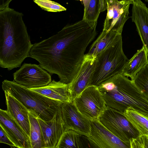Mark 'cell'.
Instances as JSON below:
<instances>
[{
	"label": "cell",
	"mask_w": 148,
	"mask_h": 148,
	"mask_svg": "<svg viewBox=\"0 0 148 148\" xmlns=\"http://www.w3.org/2000/svg\"><path fill=\"white\" fill-rule=\"evenodd\" d=\"M7 111L29 138L30 123L29 110L20 101L4 92Z\"/></svg>",
	"instance_id": "obj_16"
},
{
	"label": "cell",
	"mask_w": 148,
	"mask_h": 148,
	"mask_svg": "<svg viewBox=\"0 0 148 148\" xmlns=\"http://www.w3.org/2000/svg\"><path fill=\"white\" fill-rule=\"evenodd\" d=\"M97 23L82 20L68 24L57 34L33 44L29 57L60 81L71 83L83 60L86 48L97 34Z\"/></svg>",
	"instance_id": "obj_1"
},
{
	"label": "cell",
	"mask_w": 148,
	"mask_h": 148,
	"mask_svg": "<svg viewBox=\"0 0 148 148\" xmlns=\"http://www.w3.org/2000/svg\"><path fill=\"white\" fill-rule=\"evenodd\" d=\"M0 143L5 144L11 146L15 147L3 129L0 127Z\"/></svg>",
	"instance_id": "obj_27"
},
{
	"label": "cell",
	"mask_w": 148,
	"mask_h": 148,
	"mask_svg": "<svg viewBox=\"0 0 148 148\" xmlns=\"http://www.w3.org/2000/svg\"><path fill=\"white\" fill-rule=\"evenodd\" d=\"M98 87L107 107L123 113L130 108L148 116V99L123 74L114 76Z\"/></svg>",
	"instance_id": "obj_3"
},
{
	"label": "cell",
	"mask_w": 148,
	"mask_h": 148,
	"mask_svg": "<svg viewBox=\"0 0 148 148\" xmlns=\"http://www.w3.org/2000/svg\"><path fill=\"white\" fill-rule=\"evenodd\" d=\"M96 64V57L85 54L77 73L68 84L73 101L85 89L91 86Z\"/></svg>",
	"instance_id": "obj_11"
},
{
	"label": "cell",
	"mask_w": 148,
	"mask_h": 148,
	"mask_svg": "<svg viewBox=\"0 0 148 148\" xmlns=\"http://www.w3.org/2000/svg\"><path fill=\"white\" fill-rule=\"evenodd\" d=\"M99 120L109 131L122 140L130 142L140 136L139 133L123 113L106 107Z\"/></svg>",
	"instance_id": "obj_6"
},
{
	"label": "cell",
	"mask_w": 148,
	"mask_h": 148,
	"mask_svg": "<svg viewBox=\"0 0 148 148\" xmlns=\"http://www.w3.org/2000/svg\"><path fill=\"white\" fill-rule=\"evenodd\" d=\"M0 127L18 148H32L29 138L7 110L0 109Z\"/></svg>",
	"instance_id": "obj_13"
},
{
	"label": "cell",
	"mask_w": 148,
	"mask_h": 148,
	"mask_svg": "<svg viewBox=\"0 0 148 148\" xmlns=\"http://www.w3.org/2000/svg\"><path fill=\"white\" fill-rule=\"evenodd\" d=\"M13 76L14 81L29 89L44 87L51 82L50 75L35 64L24 63Z\"/></svg>",
	"instance_id": "obj_8"
},
{
	"label": "cell",
	"mask_w": 148,
	"mask_h": 148,
	"mask_svg": "<svg viewBox=\"0 0 148 148\" xmlns=\"http://www.w3.org/2000/svg\"><path fill=\"white\" fill-rule=\"evenodd\" d=\"M30 123L29 138L32 148H46L42 131L36 116L29 111Z\"/></svg>",
	"instance_id": "obj_19"
},
{
	"label": "cell",
	"mask_w": 148,
	"mask_h": 148,
	"mask_svg": "<svg viewBox=\"0 0 148 148\" xmlns=\"http://www.w3.org/2000/svg\"><path fill=\"white\" fill-rule=\"evenodd\" d=\"M132 5V21L148 54V8L140 0H133Z\"/></svg>",
	"instance_id": "obj_15"
},
{
	"label": "cell",
	"mask_w": 148,
	"mask_h": 148,
	"mask_svg": "<svg viewBox=\"0 0 148 148\" xmlns=\"http://www.w3.org/2000/svg\"><path fill=\"white\" fill-rule=\"evenodd\" d=\"M2 88L21 102L37 118L47 121L51 120L55 113L61 110V103L48 98L19 85L14 81L4 80Z\"/></svg>",
	"instance_id": "obj_4"
},
{
	"label": "cell",
	"mask_w": 148,
	"mask_h": 148,
	"mask_svg": "<svg viewBox=\"0 0 148 148\" xmlns=\"http://www.w3.org/2000/svg\"><path fill=\"white\" fill-rule=\"evenodd\" d=\"M61 110L65 131L71 130L79 134L90 135V121L80 113L73 102L63 104Z\"/></svg>",
	"instance_id": "obj_10"
},
{
	"label": "cell",
	"mask_w": 148,
	"mask_h": 148,
	"mask_svg": "<svg viewBox=\"0 0 148 148\" xmlns=\"http://www.w3.org/2000/svg\"><path fill=\"white\" fill-rule=\"evenodd\" d=\"M133 0H107V12L103 30L121 34L124 25L129 18V8Z\"/></svg>",
	"instance_id": "obj_9"
},
{
	"label": "cell",
	"mask_w": 148,
	"mask_h": 148,
	"mask_svg": "<svg viewBox=\"0 0 148 148\" xmlns=\"http://www.w3.org/2000/svg\"><path fill=\"white\" fill-rule=\"evenodd\" d=\"M34 2L42 9L48 12H60L66 10L59 3L49 0H34Z\"/></svg>",
	"instance_id": "obj_25"
},
{
	"label": "cell",
	"mask_w": 148,
	"mask_h": 148,
	"mask_svg": "<svg viewBox=\"0 0 148 148\" xmlns=\"http://www.w3.org/2000/svg\"><path fill=\"white\" fill-rule=\"evenodd\" d=\"M145 1L148 3V0H146Z\"/></svg>",
	"instance_id": "obj_31"
},
{
	"label": "cell",
	"mask_w": 148,
	"mask_h": 148,
	"mask_svg": "<svg viewBox=\"0 0 148 148\" xmlns=\"http://www.w3.org/2000/svg\"><path fill=\"white\" fill-rule=\"evenodd\" d=\"M73 102L80 113L90 121L99 119L106 107L98 87L93 85L86 88Z\"/></svg>",
	"instance_id": "obj_7"
},
{
	"label": "cell",
	"mask_w": 148,
	"mask_h": 148,
	"mask_svg": "<svg viewBox=\"0 0 148 148\" xmlns=\"http://www.w3.org/2000/svg\"><path fill=\"white\" fill-rule=\"evenodd\" d=\"M78 148H98L87 136L81 134H79V137Z\"/></svg>",
	"instance_id": "obj_26"
},
{
	"label": "cell",
	"mask_w": 148,
	"mask_h": 148,
	"mask_svg": "<svg viewBox=\"0 0 148 148\" xmlns=\"http://www.w3.org/2000/svg\"><path fill=\"white\" fill-rule=\"evenodd\" d=\"M144 148H148V138L147 136H141L140 137Z\"/></svg>",
	"instance_id": "obj_29"
},
{
	"label": "cell",
	"mask_w": 148,
	"mask_h": 148,
	"mask_svg": "<svg viewBox=\"0 0 148 148\" xmlns=\"http://www.w3.org/2000/svg\"><path fill=\"white\" fill-rule=\"evenodd\" d=\"M132 81L138 90L148 99V64L138 73Z\"/></svg>",
	"instance_id": "obj_24"
},
{
	"label": "cell",
	"mask_w": 148,
	"mask_h": 148,
	"mask_svg": "<svg viewBox=\"0 0 148 148\" xmlns=\"http://www.w3.org/2000/svg\"><path fill=\"white\" fill-rule=\"evenodd\" d=\"M79 135L73 130L65 131L56 148H79Z\"/></svg>",
	"instance_id": "obj_23"
},
{
	"label": "cell",
	"mask_w": 148,
	"mask_h": 148,
	"mask_svg": "<svg viewBox=\"0 0 148 148\" xmlns=\"http://www.w3.org/2000/svg\"><path fill=\"white\" fill-rule=\"evenodd\" d=\"M80 1L84 6L82 20L89 23H97L99 15L101 12L100 0Z\"/></svg>",
	"instance_id": "obj_22"
},
{
	"label": "cell",
	"mask_w": 148,
	"mask_h": 148,
	"mask_svg": "<svg viewBox=\"0 0 148 148\" xmlns=\"http://www.w3.org/2000/svg\"><path fill=\"white\" fill-rule=\"evenodd\" d=\"M101 8V12L107 10L108 4L107 0H100Z\"/></svg>",
	"instance_id": "obj_30"
},
{
	"label": "cell",
	"mask_w": 148,
	"mask_h": 148,
	"mask_svg": "<svg viewBox=\"0 0 148 148\" xmlns=\"http://www.w3.org/2000/svg\"><path fill=\"white\" fill-rule=\"evenodd\" d=\"M29 89L62 104L73 102L69 84L60 81L53 80L45 86Z\"/></svg>",
	"instance_id": "obj_17"
},
{
	"label": "cell",
	"mask_w": 148,
	"mask_h": 148,
	"mask_svg": "<svg viewBox=\"0 0 148 148\" xmlns=\"http://www.w3.org/2000/svg\"><path fill=\"white\" fill-rule=\"evenodd\" d=\"M12 0L0 2V66L10 71L19 67L29 57L31 42L23 14L11 8Z\"/></svg>",
	"instance_id": "obj_2"
},
{
	"label": "cell",
	"mask_w": 148,
	"mask_h": 148,
	"mask_svg": "<svg viewBox=\"0 0 148 148\" xmlns=\"http://www.w3.org/2000/svg\"><path fill=\"white\" fill-rule=\"evenodd\" d=\"M139 132L140 136L148 137V116L129 108L123 113Z\"/></svg>",
	"instance_id": "obj_20"
},
{
	"label": "cell",
	"mask_w": 148,
	"mask_h": 148,
	"mask_svg": "<svg viewBox=\"0 0 148 148\" xmlns=\"http://www.w3.org/2000/svg\"><path fill=\"white\" fill-rule=\"evenodd\" d=\"M148 54L143 46L129 60L122 73L125 76L133 80L136 74L148 64Z\"/></svg>",
	"instance_id": "obj_18"
},
{
	"label": "cell",
	"mask_w": 148,
	"mask_h": 148,
	"mask_svg": "<svg viewBox=\"0 0 148 148\" xmlns=\"http://www.w3.org/2000/svg\"><path fill=\"white\" fill-rule=\"evenodd\" d=\"M37 118L45 140L46 148H56L65 130L61 110L51 120L45 121Z\"/></svg>",
	"instance_id": "obj_14"
},
{
	"label": "cell",
	"mask_w": 148,
	"mask_h": 148,
	"mask_svg": "<svg viewBox=\"0 0 148 148\" xmlns=\"http://www.w3.org/2000/svg\"><path fill=\"white\" fill-rule=\"evenodd\" d=\"M119 34H120L112 31L107 32L103 30L99 37L91 45L87 54L97 57L112 42Z\"/></svg>",
	"instance_id": "obj_21"
},
{
	"label": "cell",
	"mask_w": 148,
	"mask_h": 148,
	"mask_svg": "<svg viewBox=\"0 0 148 148\" xmlns=\"http://www.w3.org/2000/svg\"><path fill=\"white\" fill-rule=\"evenodd\" d=\"M148 138V137H147Z\"/></svg>",
	"instance_id": "obj_32"
},
{
	"label": "cell",
	"mask_w": 148,
	"mask_h": 148,
	"mask_svg": "<svg viewBox=\"0 0 148 148\" xmlns=\"http://www.w3.org/2000/svg\"><path fill=\"white\" fill-rule=\"evenodd\" d=\"M129 60L123 49L121 34L96 57V64L91 85L98 86L114 76L122 74Z\"/></svg>",
	"instance_id": "obj_5"
},
{
	"label": "cell",
	"mask_w": 148,
	"mask_h": 148,
	"mask_svg": "<svg viewBox=\"0 0 148 148\" xmlns=\"http://www.w3.org/2000/svg\"><path fill=\"white\" fill-rule=\"evenodd\" d=\"M140 137L136 138H132L130 140L132 148H144Z\"/></svg>",
	"instance_id": "obj_28"
},
{
	"label": "cell",
	"mask_w": 148,
	"mask_h": 148,
	"mask_svg": "<svg viewBox=\"0 0 148 148\" xmlns=\"http://www.w3.org/2000/svg\"><path fill=\"white\" fill-rule=\"evenodd\" d=\"M91 130L87 136L98 148H132L130 142H126L115 136L98 120L90 121Z\"/></svg>",
	"instance_id": "obj_12"
}]
</instances>
